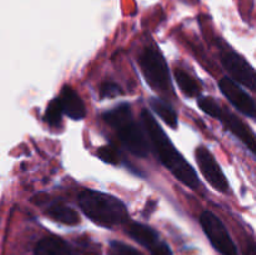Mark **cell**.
I'll return each instance as SVG.
<instances>
[{"label": "cell", "instance_id": "1", "mask_svg": "<svg viewBox=\"0 0 256 255\" xmlns=\"http://www.w3.org/2000/svg\"><path fill=\"white\" fill-rule=\"evenodd\" d=\"M140 118H142L145 132L149 135L150 142L154 146V152L158 155L159 162L185 186L192 190H198L199 188H202L198 172L186 162V159L178 152L166 132L162 130L155 118L150 114L149 110H142Z\"/></svg>", "mask_w": 256, "mask_h": 255}, {"label": "cell", "instance_id": "2", "mask_svg": "<svg viewBox=\"0 0 256 255\" xmlns=\"http://www.w3.org/2000/svg\"><path fill=\"white\" fill-rule=\"evenodd\" d=\"M78 202L85 216L99 226L112 229L129 222L126 205L114 195L85 189L79 194Z\"/></svg>", "mask_w": 256, "mask_h": 255}, {"label": "cell", "instance_id": "3", "mask_svg": "<svg viewBox=\"0 0 256 255\" xmlns=\"http://www.w3.org/2000/svg\"><path fill=\"white\" fill-rule=\"evenodd\" d=\"M102 120L115 130L122 144L132 154L142 159L148 158L149 144H148L144 132L132 116L130 104L122 102L115 106L114 109L104 112Z\"/></svg>", "mask_w": 256, "mask_h": 255}, {"label": "cell", "instance_id": "4", "mask_svg": "<svg viewBox=\"0 0 256 255\" xmlns=\"http://www.w3.org/2000/svg\"><path fill=\"white\" fill-rule=\"evenodd\" d=\"M198 105H199L200 110L204 112L205 114L219 120L252 154L256 155V135L240 118H238L229 110L224 109V106H222L216 100L210 96L200 98L198 100Z\"/></svg>", "mask_w": 256, "mask_h": 255}, {"label": "cell", "instance_id": "5", "mask_svg": "<svg viewBox=\"0 0 256 255\" xmlns=\"http://www.w3.org/2000/svg\"><path fill=\"white\" fill-rule=\"evenodd\" d=\"M139 64L145 80L152 90L162 94L172 92L169 66L156 45H149L142 50L139 56Z\"/></svg>", "mask_w": 256, "mask_h": 255}, {"label": "cell", "instance_id": "6", "mask_svg": "<svg viewBox=\"0 0 256 255\" xmlns=\"http://www.w3.org/2000/svg\"><path fill=\"white\" fill-rule=\"evenodd\" d=\"M220 60L234 82L256 92V70L242 54L228 48L222 50Z\"/></svg>", "mask_w": 256, "mask_h": 255}, {"label": "cell", "instance_id": "7", "mask_svg": "<svg viewBox=\"0 0 256 255\" xmlns=\"http://www.w3.org/2000/svg\"><path fill=\"white\" fill-rule=\"evenodd\" d=\"M200 224L215 250L222 255H239L224 222L214 212H204L200 215Z\"/></svg>", "mask_w": 256, "mask_h": 255}, {"label": "cell", "instance_id": "8", "mask_svg": "<svg viewBox=\"0 0 256 255\" xmlns=\"http://www.w3.org/2000/svg\"><path fill=\"white\" fill-rule=\"evenodd\" d=\"M195 160H196L198 166L200 168L202 176L206 179V182L214 188L216 192L222 194H229L230 184L222 172V166L216 162L212 152L204 145H200L195 150Z\"/></svg>", "mask_w": 256, "mask_h": 255}, {"label": "cell", "instance_id": "9", "mask_svg": "<svg viewBox=\"0 0 256 255\" xmlns=\"http://www.w3.org/2000/svg\"><path fill=\"white\" fill-rule=\"evenodd\" d=\"M220 92L224 94L232 106L236 108L242 115L256 118V102L250 95L232 78H224L219 82Z\"/></svg>", "mask_w": 256, "mask_h": 255}, {"label": "cell", "instance_id": "10", "mask_svg": "<svg viewBox=\"0 0 256 255\" xmlns=\"http://www.w3.org/2000/svg\"><path fill=\"white\" fill-rule=\"evenodd\" d=\"M59 99L62 102L64 114L69 116L70 119L78 122V120H82L86 116V106H85L80 95L72 86L65 85L60 92Z\"/></svg>", "mask_w": 256, "mask_h": 255}, {"label": "cell", "instance_id": "11", "mask_svg": "<svg viewBox=\"0 0 256 255\" xmlns=\"http://www.w3.org/2000/svg\"><path fill=\"white\" fill-rule=\"evenodd\" d=\"M126 232L129 234L130 238H132L135 242H139L144 248H146L149 252L155 249L162 242L160 239L159 234L152 226H148V225L142 224V222H129L126 226Z\"/></svg>", "mask_w": 256, "mask_h": 255}, {"label": "cell", "instance_id": "12", "mask_svg": "<svg viewBox=\"0 0 256 255\" xmlns=\"http://www.w3.org/2000/svg\"><path fill=\"white\" fill-rule=\"evenodd\" d=\"M45 214L50 219L60 222V224L74 226L80 222V216L75 209L65 204L62 200H54L45 208Z\"/></svg>", "mask_w": 256, "mask_h": 255}, {"label": "cell", "instance_id": "13", "mask_svg": "<svg viewBox=\"0 0 256 255\" xmlns=\"http://www.w3.org/2000/svg\"><path fill=\"white\" fill-rule=\"evenodd\" d=\"M34 255H72V252L62 238L46 236L38 242Z\"/></svg>", "mask_w": 256, "mask_h": 255}, {"label": "cell", "instance_id": "14", "mask_svg": "<svg viewBox=\"0 0 256 255\" xmlns=\"http://www.w3.org/2000/svg\"><path fill=\"white\" fill-rule=\"evenodd\" d=\"M150 106L152 108L155 112L159 115L162 119V122L170 126L172 129H178V125H179V119H178V114L166 102H164L160 98H152L150 99Z\"/></svg>", "mask_w": 256, "mask_h": 255}, {"label": "cell", "instance_id": "15", "mask_svg": "<svg viewBox=\"0 0 256 255\" xmlns=\"http://www.w3.org/2000/svg\"><path fill=\"white\" fill-rule=\"evenodd\" d=\"M175 79H176L178 85L180 86L182 92L189 98H198L202 94V85L190 76L186 72L182 69H176L174 72Z\"/></svg>", "mask_w": 256, "mask_h": 255}, {"label": "cell", "instance_id": "16", "mask_svg": "<svg viewBox=\"0 0 256 255\" xmlns=\"http://www.w3.org/2000/svg\"><path fill=\"white\" fill-rule=\"evenodd\" d=\"M62 115L65 114L62 102H60L59 98H56V99L52 100L49 105H48L46 112H45L44 115V120L49 126L59 128L62 124Z\"/></svg>", "mask_w": 256, "mask_h": 255}, {"label": "cell", "instance_id": "17", "mask_svg": "<svg viewBox=\"0 0 256 255\" xmlns=\"http://www.w3.org/2000/svg\"><path fill=\"white\" fill-rule=\"evenodd\" d=\"M98 156H99L100 160L106 162V164L118 165L120 162L119 152L112 145H105V146L99 148V150H98Z\"/></svg>", "mask_w": 256, "mask_h": 255}, {"label": "cell", "instance_id": "18", "mask_svg": "<svg viewBox=\"0 0 256 255\" xmlns=\"http://www.w3.org/2000/svg\"><path fill=\"white\" fill-rule=\"evenodd\" d=\"M109 255H142L139 250L122 242H112L109 244Z\"/></svg>", "mask_w": 256, "mask_h": 255}, {"label": "cell", "instance_id": "19", "mask_svg": "<svg viewBox=\"0 0 256 255\" xmlns=\"http://www.w3.org/2000/svg\"><path fill=\"white\" fill-rule=\"evenodd\" d=\"M100 99H114V98L119 96L122 94V88L115 82H102L99 88Z\"/></svg>", "mask_w": 256, "mask_h": 255}, {"label": "cell", "instance_id": "20", "mask_svg": "<svg viewBox=\"0 0 256 255\" xmlns=\"http://www.w3.org/2000/svg\"><path fill=\"white\" fill-rule=\"evenodd\" d=\"M150 252H152V255H172V249H170V246L165 242H160V244L158 245L155 249H152Z\"/></svg>", "mask_w": 256, "mask_h": 255}, {"label": "cell", "instance_id": "21", "mask_svg": "<svg viewBox=\"0 0 256 255\" xmlns=\"http://www.w3.org/2000/svg\"><path fill=\"white\" fill-rule=\"evenodd\" d=\"M245 255H256V244L252 242H249L246 244V248H245Z\"/></svg>", "mask_w": 256, "mask_h": 255}, {"label": "cell", "instance_id": "22", "mask_svg": "<svg viewBox=\"0 0 256 255\" xmlns=\"http://www.w3.org/2000/svg\"><path fill=\"white\" fill-rule=\"evenodd\" d=\"M255 119H256V118H255Z\"/></svg>", "mask_w": 256, "mask_h": 255}]
</instances>
